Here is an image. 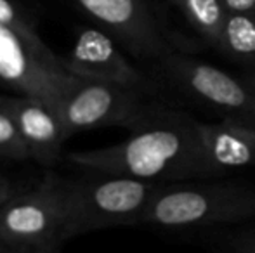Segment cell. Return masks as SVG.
I'll list each match as a JSON object with an SVG mask.
<instances>
[{
    "label": "cell",
    "mask_w": 255,
    "mask_h": 253,
    "mask_svg": "<svg viewBox=\"0 0 255 253\" xmlns=\"http://www.w3.org/2000/svg\"><path fill=\"white\" fill-rule=\"evenodd\" d=\"M215 49L255 70V12H229Z\"/></svg>",
    "instance_id": "cell-12"
},
{
    "label": "cell",
    "mask_w": 255,
    "mask_h": 253,
    "mask_svg": "<svg viewBox=\"0 0 255 253\" xmlns=\"http://www.w3.org/2000/svg\"><path fill=\"white\" fill-rule=\"evenodd\" d=\"M3 102L0 104V158L23 162V160L31 158L30 149L21 137L16 120Z\"/></svg>",
    "instance_id": "cell-14"
},
{
    "label": "cell",
    "mask_w": 255,
    "mask_h": 253,
    "mask_svg": "<svg viewBox=\"0 0 255 253\" xmlns=\"http://www.w3.org/2000/svg\"><path fill=\"white\" fill-rule=\"evenodd\" d=\"M198 120L156 104L149 120L130 137L106 148L68 153L66 160L89 172L149 182H186L219 177L200 137Z\"/></svg>",
    "instance_id": "cell-1"
},
{
    "label": "cell",
    "mask_w": 255,
    "mask_h": 253,
    "mask_svg": "<svg viewBox=\"0 0 255 253\" xmlns=\"http://www.w3.org/2000/svg\"><path fill=\"white\" fill-rule=\"evenodd\" d=\"M222 253H255V224L243 226L221 240Z\"/></svg>",
    "instance_id": "cell-16"
},
{
    "label": "cell",
    "mask_w": 255,
    "mask_h": 253,
    "mask_svg": "<svg viewBox=\"0 0 255 253\" xmlns=\"http://www.w3.org/2000/svg\"><path fill=\"white\" fill-rule=\"evenodd\" d=\"M188 19L193 30L205 42L215 47L222 26L228 19V9L222 0H170Z\"/></svg>",
    "instance_id": "cell-13"
},
{
    "label": "cell",
    "mask_w": 255,
    "mask_h": 253,
    "mask_svg": "<svg viewBox=\"0 0 255 253\" xmlns=\"http://www.w3.org/2000/svg\"><path fill=\"white\" fill-rule=\"evenodd\" d=\"M5 108L14 116L31 158L42 167H54L61 158L66 135L52 106L37 97L16 95L5 99Z\"/></svg>",
    "instance_id": "cell-10"
},
{
    "label": "cell",
    "mask_w": 255,
    "mask_h": 253,
    "mask_svg": "<svg viewBox=\"0 0 255 253\" xmlns=\"http://www.w3.org/2000/svg\"><path fill=\"white\" fill-rule=\"evenodd\" d=\"M0 24L10 28L16 33L30 38V40H40L35 28L26 21V17L21 16V12L16 9L10 0H0Z\"/></svg>",
    "instance_id": "cell-15"
},
{
    "label": "cell",
    "mask_w": 255,
    "mask_h": 253,
    "mask_svg": "<svg viewBox=\"0 0 255 253\" xmlns=\"http://www.w3.org/2000/svg\"><path fill=\"white\" fill-rule=\"evenodd\" d=\"M75 77L64 68L44 40H30L0 24V84L17 95L37 97L56 108L57 102L77 85Z\"/></svg>",
    "instance_id": "cell-5"
},
{
    "label": "cell",
    "mask_w": 255,
    "mask_h": 253,
    "mask_svg": "<svg viewBox=\"0 0 255 253\" xmlns=\"http://www.w3.org/2000/svg\"><path fill=\"white\" fill-rule=\"evenodd\" d=\"M167 78L184 94L214 109L222 118L255 128V92L242 77L182 54L160 61Z\"/></svg>",
    "instance_id": "cell-7"
},
{
    "label": "cell",
    "mask_w": 255,
    "mask_h": 253,
    "mask_svg": "<svg viewBox=\"0 0 255 253\" xmlns=\"http://www.w3.org/2000/svg\"><path fill=\"white\" fill-rule=\"evenodd\" d=\"M160 187L161 182L101 172L77 179L61 177L63 240L111 227L141 226L142 215Z\"/></svg>",
    "instance_id": "cell-2"
},
{
    "label": "cell",
    "mask_w": 255,
    "mask_h": 253,
    "mask_svg": "<svg viewBox=\"0 0 255 253\" xmlns=\"http://www.w3.org/2000/svg\"><path fill=\"white\" fill-rule=\"evenodd\" d=\"M146 92L124 85L80 78L54 108L68 139L78 132L103 127H142L158 102L146 101Z\"/></svg>",
    "instance_id": "cell-4"
},
{
    "label": "cell",
    "mask_w": 255,
    "mask_h": 253,
    "mask_svg": "<svg viewBox=\"0 0 255 253\" xmlns=\"http://www.w3.org/2000/svg\"><path fill=\"white\" fill-rule=\"evenodd\" d=\"M103 31L139 59L163 61L174 54L158 17L146 0H75Z\"/></svg>",
    "instance_id": "cell-8"
},
{
    "label": "cell",
    "mask_w": 255,
    "mask_h": 253,
    "mask_svg": "<svg viewBox=\"0 0 255 253\" xmlns=\"http://www.w3.org/2000/svg\"><path fill=\"white\" fill-rule=\"evenodd\" d=\"M255 219V187L202 180L161 184L149 201L141 226L210 227Z\"/></svg>",
    "instance_id": "cell-3"
},
{
    "label": "cell",
    "mask_w": 255,
    "mask_h": 253,
    "mask_svg": "<svg viewBox=\"0 0 255 253\" xmlns=\"http://www.w3.org/2000/svg\"><path fill=\"white\" fill-rule=\"evenodd\" d=\"M9 194H10V184H9V180H7L5 177L0 175V201H2V199H5Z\"/></svg>",
    "instance_id": "cell-19"
},
{
    "label": "cell",
    "mask_w": 255,
    "mask_h": 253,
    "mask_svg": "<svg viewBox=\"0 0 255 253\" xmlns=\"http://www.w3.org/2000/svg\"><path fill=\"white\" fill-rule=\"evenodd\" d=\"M3 101H5V97H3V95H0V104H2Z\"/></svg>",
    "instance_id": "cell-22"
},
{
    "label": "cell",
    "mask_w": 255,
    "mask_h": 253,
    "mask_svg": "<svg viewBox=\"0 0 255 253\" xmlns=\"http://www.w3.org/2000/svg\"><path fill=\"white\" fill-rule=\"evenodd\" d=\"M0 253H10V248L7 247V245L0 243Z\"/></svg>",
    "instance_id": "cell-21"
},
{
    "label": "cell",
    "mask_w": 255,
    "mask_h": 253,
    "mask_svg": "<svg viewBox=\"0 0 255 253\" xmlns=\"http://www.w3.org/2000/svg\"><path fill=\"white\" fill-rule=\"evenodd\" d=\"M61 177L47 172L30 191L0 201V243L10 248H57L63 243Z\"/></svg>",
    "instance_id": "cell-6"
},
{
    "label": "cell",
    "mask_w": 255,
    "mask_h": 253,
    "mask_svg": "<svg viewBox=\"0 0 255 253\" xmlns=\"http://www.w3.org/2000/svg\"><path fill=\"white\" fill-rule=\"evenodd\" d=\"M228 12H255V0H222Z\"/></svg>",
    "instance_id": "cell-17"
},
{
    "label": "cell",
    "mask_w": 255,
    "mask_h": 253,
    "mask_svg": "<svg viewBox=\"0 0 255 253\" xmlns=\"http://www.w3.org/2000/svg\"><path fill=\"white\" fill-rule=\"evenodd\" d=\"M200 137L210 165L217 175L245 169L255 163V128L222 118L198 123Z\"/></svg>",
    "instance_id": "cell-11"
},
{
    "label": "cell",
    "mask_w": 255,
    "mask_h": 253,
    "mask_svg": "<svg viewBox=\"0 0 255 253\" xmlns=\"http://www.w3.org/2000/svg\"><path fill=\"white\" fill-rule=\"evenodd\" d=\"M63 64L71 75L85 80L108 82L137 88L149 95L156 94L146 75L125 58L117 40L98 28L78 31L70 54L63 58Z\"/></svg>",
    "instance_id": "cell-9"
},
{
    "label": "cell",
    "mask_w": 255,
    "mask_h": 253,
    "mask_svg": "<svg viewBox=\"0 0 255 253\" xmlns=\"http://www.w3.org/2000/svg\"><path fill=\"white\" fill-rule=\"evenodd\" d=\"M10 253H57V248H10Z\"/></svg>",
    "instance_id": "cell-18"
},
{
    "label": "cell",
    "mask_w": 255,
    "mask_h": 253,
    "mask_svg": "<svg viewBox=\"0 0 255 253\" xmlns=\"http://www.w3.org/2000/svg\"><path fill=\"white\" fill-rule=\"evenodd\" d=\"M243 80H245V84L249 85L250 88L255 92V70H250V71H247L245 75H243Z\"/></svg>",
    "instance_id": "cell-20"
}]
</instances>
